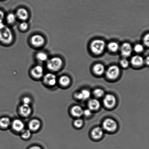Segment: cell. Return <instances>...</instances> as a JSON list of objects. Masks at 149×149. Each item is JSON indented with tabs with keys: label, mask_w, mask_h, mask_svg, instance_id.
Segmentation results:
<instances>
[{
	"label": "cell",
	"mask_w": 149,
	"mask_h": 149,
	"mask_svg": "<svg viewBox=\"0 0 149 149\" xmlns=\"http://www.w3.org/2000/svg\"><path fill=\"white\" fill-rule=\"evenodd\" d=\"M100 102L96 99H92L89 101L88 103L89 109L91 111H95L100 107Z\"/></svg>",
	"instance_id": "e0dca14e"
},
{
	"label": "cell",
	"mask_w": 149,
	"mask_h": 149,
	"mask_svg": "<svg viewBox=\"0 0 149 149\" xmlns=\"http://www.w3.org/2000/svg\"><path fill=\"white\" fill-rule=\"evenodd\" d=\"M31 135V132L29 130H26L22 131L21 136L24 139H27L30 138Z\"/></svg>",
	"instance_id": "4316f807"
},
{
	"label": "cell",
	"mask_w": 149,
	"mask_h": 149,
	"mask_svg": "<svg viewBox=\"0 0 149 149\" xmlns=\"http://www.w3.org/2000/svg\"><path fill=\"white\" fill-rule=\"evenodd\" d=\"M19 111L22 116L26 117L28 116L31 113V108L29 105L23 104L20 107Z\"/></svg>",
	"instance_id": "5bb4252c"
},
{
	"label": "cell",
	"mask_w": 149,
	"mask_h": 149,
	"mask_svg": "<svg viewBox=\"0 0 149 149\" xmlns=\"http://www.w3.org/2000/svg\"><path fill=\"white\" fill-rule=\"evenodd\" d=\"M59 83L62 86H66L68 85L70 83V79L68 76H62L60 78Z\"/></svg>",
	"instance_id": "cb8c5ba5"
},
{
	"label": "cell",
	"mask_w": 149,
	"mask_h": 149,
	"mask_svg": "<svg viewBox=\"0 0 149 149\" xmlns=\"http://www.w3.org/2000/svg\"><path fill=\"white\" fill-rule=\"evenodd\" d=\"M91 93L89 91L83 90L75 94V97L79 100H87L90 97Z\"/></svg>",
	"instance_id": "4fadbf2b"
},
{
	"label": "cell",
	"mask_w": 149,
	"mask_h": 149,
	"mask_svg": "<svg viewBox=\"0 0 149 149\" xmlns=\"http://www.w3.org/2000/svg\"><path fill=\"white\" fill-rule=\"evenodd\" d=\"M12 127L13 130L17 132H22L24 130V124L20 120L15 119L12 123Z\"/></svg>",
	"instance_id": "7c38bea8"
},
{
	"label": "cell",
	"mask_w": 149,
	"mask_h": 149,
	"mask_svg": "<svg viewBox=\"0 0 149 149\" xmlns=\"http://www.w3.org/2000/svg\"><path fill=\"white\" fill-rule=\"evenodd\" d=\"M44 81L49 86L55 85L56 83V76L53 74L49 73L45 76Z\"/></svg>",
	"instance_id": "9c48e42d"
},
{
	"label": "cell",
	"mask_w": 149,
	"mask_h": 149,
	"mask_svg": "<svg viewBox=\"0 0 149 149\" xmlns=\"http://www.w3.org/2000/svg\"><path fill=\"white\" fill-rule=\"evenodd\" d=\"M23 104L29 105L31 102V100L29 97H25L23 100Z\"/></svg>",
	"instance_id": "836d02e7"
},
{
	"label": "cell",
	"mask_w": 149,
	"mask_h": 149,
	"mask_svg": "<svg viewBox=\"0 0 149 149\" xmlns=\"http://www.w3.org/2000/svg\"><path fill=\"white\" fill-rule=\"evenodd\" d=\"M92 136L95 139H99L103 136V131L101 128L97 127L92 131Z\"/></svg>",
	"instance_id": "d6986e66"
},
{
	"label": "cell",
	"mask_w": 149,
	"mask_h": 149,
	"mask_svg": "<svg viewBox=\"0 0 149 149\" xmlns=\"http://www.w3.org/2000/svg\"><path fill=\"white\" fill-rule=\"evenodd\" d=\"M149 35L148 33L143 38V42L144 44L146 46L148 47L149 45Z\"/></svg>",
	"instance_id": "1f68e13d"
},
{
	"label": "cell",
	"mask_w": 149,
	"mask_h": 149,
	"mask_svg": "<svg viewBox=\"0 0 149 149\" xmlns=\"http://www.w3.org/2000/svg\"><path fill=\"white\" fill-rule=\"evenodd\" d=\"M40 122L38 120H32L29 124V130L33 131H37L40 128Z\"/></svg>",
	"instance_id": "2e32d148"
},
{
	"label": "cell",
	"mask_w": 149,
	"mask_h": 149,
	"mask_svg": "<svg viewBox=\"0 0 149 149\" xmlns=\"http://www.w3.org/2000/svg\"><path fill=\"white\" fill-rule=\"evenodd\" d=\"M74 125L77 128L81 127L83 125V121L81 119H77L74 121Z\"/></svg>",
	"instance_id": "f546056e"
},
{
	"label": "cell",
	"mask_w": 149,
	"mask_h": 149,
	"mask_svg": "<svg viewBox=\"0 0 149 149\" xmlns=\"http://www.w3.org/2000/svg\"><path fill=\"white\" fill-rule=\"evenodd\" d=\"M63 64V62L61 58L55 57L47 61V67L49 70L57 71L61 69Z\"/></svg>",
	"instance_id": "7a4b0ae2"
},
{
	"label": "cell",
	"mask_w": 149,
	"mask_h": 149,
	"mask_svg": "<svg viewBox=\"0 0 149 149\" xmlns=\"http://www.w3.org/2000/svg\"><path fill=\"white\" fill-rule=\"evenodd\" d=\"M120 64L121 66L123 68H127L128 65H129V61L128 60L126 59V58H124L122 60H121L120 62Z\"/></svg>",
	"instance_id": "f1b7e54d"
},
{
	"label": "cell",
	"mask_w": 149,
	"mask_h": 149,
	"mask_svg": "<svg viewBox=\"0 0 149 149\" xmlns=\"http://www.w3.org/2000/svg\"><path fill=\"white\" fill-rule=\"evenodd\" d=\"M13 40L12 32L9 28L4 26L0 30V42L4 44L11 43Z\"/></svg>",
	"instance_id": "6da1fadb"
},
{
	"label": "cell",
	"mask_w": 149,
	"mask_h": 149,
	"mask_svg": "<svg viewBox=\"0 0 149 149\" xmlns=\"http://www.w3.org/2000/svg\"><path fill=\"white\" fill-rule=\"evenodd\" d=\"M93 72L98 75H101L105 71V68L102 64H96L93 68Z\"/></svg>",
	"instance_id": "ffe728a7"
},
{
	"label": "cell",
	"mask_w": 149,
	"mask_h": 149,
	"mask_svg": "<svg viewBox=\"0 0 149 149\" xmlns=\"http://www.w3.org/2000/svg\"><path fill=\"white\" fill-rule=\"evenodd\" d=\"M4 14L3 11L0 10V20H3L4 18Z\"/></svg>",
	"instance_id": "d590c367"
},
{
	"label": "cell",
	"mask_w": 149,
	"mask_h": 149,
	"mask_svg": "<svg viewBox=\"0 0 149 149\" xmlns=\"http://www.w3.org/2000/svg\"><path fill=\"white\" fill-rule=\"evenodd\" d=\"M31 43L36 47H41L45 44V39L41 35L36 34L32 36L30 39Z\"/></svg>",
	"instance_id": "5b68a950"
},
{
	"label": "cell",
	"mask_w": 149,
	"mask_h": 149,
	"mask_svg": "<svg viewBox=\"0 0 149 149\" xmlns=\"http://www.w3.org/2000/svg\"><path fill=\"white\" fill-rule=\"evenodd\" d=\"M20 30L22 31H25L27 30L29 27V25L27 23L25 22H23L20 23L19 26Z\"/></svg>",
	"instance_id": "4dcf8cb0"
},
{
	"label": "cell",
	"mask_w": 149,
	"mask_h": 149,
	"mask_svg": "<svg viewBox=\"0 0 149 149\" xmlns=\"http://www.w3.org/2000/svg\"><path fill=\"white\" fill-rule=\"evenodd\" d=\"M103 103L106 107L111 109L115 106L116 103V99L113 95H107L103 100Z\"/></svg>",
	"instance_id": "52a82bcc"
},
{
	"label": "cell",
	"mask_w": 149,
	"mask_h": 149,
	"mask_svg": "<svg viewBox=\"0 0 149 149\" xmlns=\"http://www.w3.org/2000/svg\"><path fill=\"white\" fill-rule=\"evenodd\" d=\"M4 26H5V25H4L3 22V20H0V30L3 29Z\"/></svg>",
	"instance_id": "8d00e7d4"
},
{
	"label": "cell",
	"mask_w": 149,
	"mask_h": 149,
	"mask_svg": "<svg viewBox=\"0 0 149 149\" xmlns=\"http://www.w3.org/2000/svg\"><path fill=\"white\" fill-rule=\"evenodd\" d=\"M132 47L129 43H125L121 47L120 51L121 54L124 57H129L132 52Z\"/></svg>",
	"instance_id": "ba28073f"
},
{
	"label": "cell",
	"mask_w": 149,
	"mask_h": 149,
	"mask_svg": "<svg viewBox=\"0 0 149 149\" xmlns=\"http://www.w3.org/2000/svg\"><path fill=\"white\" fill-rule=\"evenodd\" d=\"M108 48L109 50L112 52H117L119 49V45L116 42H111L108 45Z\"/></svg>",
	"instance_id": "603a6c76"
},
{
	"label": "cell",
	"mask_w": 149,
	"mask_h": 149,
	"mask_svg": "<svg viewBox=\"0 0 149 149\" xmlns=\"http://www.w3.org/2000/svg\"><path fill=\"white\" fill-rule=\"evenodd\" d=\"M17 17L13 13H10L7 16L6 20L8 24H12L15 22Z\"/></svg>",
	"instance_id": "d4e9b609"
},
{
	"label": "cell",
	"mask_w": 149,
	"mask_h": 149,
	"mask_svg": "<svg viewBox=\"0 0 149 149\" xmlns=\"http://www.w3.org/2000/svg\"><path fill=\"white\" fill-rule=\"evenodd\" d=\"M36 57L38 61L40 62H44L47 60L48 55L43 52H40L37 54Z\"/></svg>",
	"instance_id": "7402d4cb"
},
{
	"label": "cell",
	"mask_w": 149,
	"mask_h": 149,
	"mask_svg": "<svg viewBox=\"0 0 149 149\" xmlns=\"http://www.w3.org/2000/svg\"><path fill=\"white\" fill-rule=\"evenodd\" d=\"M44 70L43 68L40 65H36L31 71V74L33 77L36 79L41 78L43 77Z\"/></svg>",
	"instance_id": "30bf717a"
},
{
	"label": "cell",
	"mask_w": 149,
	"mask_h": 149,
	"mask_svg": "<svg viewBox=\"0 0 149 149\" xmlns=\"http://www.w3.org/2000/svg\"><path fill=\"white\" fill-rule=\"evenodd\" d=\"M83 110L80 107L75 106L71 109V113L73 116L76 117H80L83 115Z\"/></svg>",
	"instance_id": "ac0fdd59"
},
{
	"label": "cell",
	"mask_w": 149,
	"mask_h": 149,
	"mask_svg": "<svg viewBox=\"0 0 149 149\" xmlns=\"http://www.w3.org/2000/svg\"><path fill=\"white\" fill-rule=\"evenodd\" d=\"M134 50L137 53H140L142 52L144 50V47L141 44H137L134 47Z\"/></svg>",
	"instance_id": "83f0119b"
},
{
	"label": "cell",
	"mask_w": 149,
	"mask_h": 149,
	"mask_svg": "<svg viewBox=\"0 0 149 149\" xmlns=\"http://www.w3.org/2000/svg\"><path fill=\"white\" fill-rule=\"evenodd\" d=\"M92 114V111L90 109H86L83 111V114L86 116H90Z\"/></svg>",
	"instance_id": "d6a6232c"
},
{
	"label": "cell",
	"mask_w": 149,
	"mask_h": 149,
	"mask_svg": "<svg viewBox=\"0 0 149 149\" xmlns=\"http://www.w3.org/2000/svg\"><path fill=\"white\" fill-rule=\"evenodd\" d=\"M147 65H148L149 64V57H148L147 58Z\"/></svg>",
	"instance_id": "74e56055"
},
{
	"label": "cell",
	"mask_w": 149,
	"mask_h": 149,
	"mask_svg": "<svg viewBox=\"0 0 149 149\" xmlns=\"http://www.w3.org/2000/svg\"><path fill=\"white\" fill-rule=\"evenodd\" d=\"M11 124V121L9 118L3 117L0 119V127L3 128H8Z\"/></svg>",
	"instance_id": "44dd1931"
},
{
	"label": "cell",
	"mask_w": 149,
	"mask_h": 149,
	"mask_svg": "<svg viewBox=\"0 0 149 149\" xmlns=\"http://www.w3.org/2000/svg\"><path fill=\"white\" fill-rule=\"evenodd\" d=\"M104 91L101 89H96L93 92V94L96 97H101L104 95Z\"/></svg>",
	"instance_id": "484cf974"
},
{
	"label": "cell",
	"mask_w": 149,
	"mask_h": 149,
	"mask_svg": "<svg viewBox=\"0 0 149 149\" xmlns=\"http://www.w3.org/2000/svg\"><path fill=\"white\" fill-rule=\"evenodd\" d=\"M16 16L20 20L25 21L29 18V13L26 9L21 8L17 10Z\"/></svg>",
	"instance_id": "8fae6325"
},
{
	"label": "cell",
	"mask_w": 149,
	"mask_h": 149,
	"mask_svg": "<svg viewBox=\"0 0 149 149\" xmlns=\"http://www.w3.org/2000/svg\"><path fill=\"white\" fill-rule=\"evenodd\" d=\"M120 73V70L116 65H112L108 68L106 74L108 78L110 79H115L117 78Z\"/></svg>",
	"instance_id": "277c9868"
},
{
	"label": "cell",
	"mask_w": 149,
	"mask_h": 149,
	"mask_svg": "<svg viewBox=\"0 0 149 149\" xmlns=\"http://www.w3.org/2000/svg\"><path fill=\"white\" fill-rule=\"evenodd\" d=\"M106 43L103 40L96 39L92 42L90 48L92 52L96 55L102 54L104 50Z\"/></svg>",
	"instance_id": "3957f363"
},
{
	"label": "cell",
	"mask_w": 149,
	"mask_h": 149,
	"mask_svg": "<svg viewBox=\"0 0 149 149\" xmlns=\"http://www.w3.org/2000/svg\"><path fill=\"white\" fill-rule=\"evenodd\" d=\"M131 63L134 66L140 67L143 64L144 60L141 56L135 55L132 57L131 59Z\"/></svg>",
	"instance_id": "9a60e30c"
},
{
	"label": "cell",
	"mask_w": 149,
	"mask_h": 149,
	"mask_svg": "<svg viewBox=\"0 0 149 149\" xmlns=\"http://www.w3.org/2000/svg\"><path fill=\"white\" fill-rule=\"evenodd\" d=\"M27 149H43L40 146L38 145H33L29 147Z\"/></svg>",
	"instance_id": "e575fe53"
},
{
	"label": "cell",
	"mask_w": 149,
	"mask_h": 149,
	"mask_svg": "<svg viewBox=\"0 0 149 149\" xmlns=\"http://www.w3.org/2000/svg\"><path fill=\"white\" fill-rule=\"evenodd\" d=\"M103 126L105 130L109 132H113L116 129L117 125L113 120L107 119L104 121Z\"/></svg>",
	"instance_id": "8992f818"
}]
</instances>
